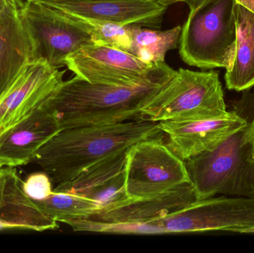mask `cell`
Listing matches in <instances>:
<instances>
[{"label": "cell", "mask_w": 254, "mask_h": 253, "mask_svg": "<svg viewBox=\"0 0 254 253\" xmlns=\"http://www.w3.org/2000/svg\"><path fill=\"white\" fill-rule=\"evenodd\" d=\"M176 70L165 61L143 81L129 86L63 81L46 99L61 129L142 120L140 111L171 80Z\"/></svg>", "instance_id": "6da1fadb"}, {"label": "cell", "mask_w": 254, "mask_h": 253, "mask_svg": "<svg viewBox=\"0 0 254 253\" xmlns=\"http://www.w3.org/2000/svg\"><path fill=\"white\" fill-rule=\"evenodd\" d=\"M160 138L165 135L158 123L143 120L61 129L40 149L33 162L57 186L138 141Z\"/></svg>", "instance_id": "7a4b0ae2"}, {"label": "cell", "mask_w": 254, "mask_h": 253, "mask_svg": "<svg viewBox=\"0 0 254 253\" xmlns=\"http://www.w3.org/2000/svg\"><path fill=\"white\" fill-rule=\"evenodd\" d=\"M235 4V0H203L190 9L179 41L185 63L201 69L230 66L237 42Z\"/></svg>", "instance_id": "3957f363"}, {"label": "cell", "mask_w": 254, "mask_h": 253, "mask_svg": "<svg viewBox=\"0 0 254 253\" xmlns=\"http://www.w3.org/2000/svg\"><path fill=\"white\" fill-rule=\"evenodd\" d=\"M228 112L217 71L183 68L140 111L143 120L154 123L218 118Z\"/></svg>", "instance_id": "277c9868"}, {"label": "cell", "mask_w": 254, "mask_h": 253, "mask_svg": "<svg viewBox=\"0 0 254 253\" xmlns=\"http://www.w3.org/2000/svg\"><path fill=\"white\" fill-rule=\"evenodd\" d=\"M246 128L212 151L185 160L196 200L216 194L254 197V150L245 143Z\"/></svg>", "instance_id": "5b68a950"}, {"label": "cell", "mask_w": 254, "mask_h": 253, "mask_svg": "<svg viewBox=\"0 0 254 253\" xmlns=\"http://www.w3.org/2000/svg\"><path fill=\"white\" fill-rule=\"evenodd\" d=\"M164 139L143 140L127 150L125 189L130 199L154 197L190 182L185 160Z\"/></svg>", "instance_id": "8992f818"}, {"label": "cell", "mask_w": 254, "mask_h": 253, "mask_svg": "<svg viewBox=\"0 0 254 253\" xmlns=\"http://www.w3.org/2000/svg\"><path fill=\"white\" fill-rule=\"evenodd\" d=\"M161 234L226 231L245 234L254 227V197L209 198L149 221Z\"/></svg>", "instance_id": "52a82bcc"}, {"label": "cell", "mask_w": 254, "mask_h": 253, "mask_svg": "<svg viewBox=\"0 0 254 253\" xmlns=\"http://www.w3.org/2000/svg\"><path fill=\"white\" fill-rule=\"evenodd\" d=\"M19 13L31 40L33 60L65 66L68 55L93 44L90 36L70 23L60 10L31 0H19Z\"/></svg>", "instance_id": "ba28073f"}, {"label": "cell", "mask_w": 254, "mask_h": 253, "mask_svg": "<svg viewBox=\"0 0 254 253\" xmlns=\"http://www.w3.org/2000/svg\"><path fill=\"white\" fill-rule=\"evenodd\" d=\"M158 63H146L128 52L95 43L80 48L65 59V66L83 80L122 86L143 81Z\"/></svg>", "instance_id": "9c48e42d"}, {"label": "cell", "mask_w": 254, "mask_h": 253, "mask_svg": "<svg viewBox=\"0 0 254 253\" xmlns=\"http://www.w3.org/2000/svg\"><path fill=\"white\" fill-rule=\"evenodd\" d=\"M46 61L28 64L0 98V136L37 109L64 81Z\"/></svg>", "instance_id": "30bf717a"}, {"label": "cell", "mask_w": 254, "mask_h": 253, "mask_svg": "<svg viewBox=\"0 0 254 253\" xmlns=\"http://www.w3.org/2000/svg\"><path fill=\"white\" fill-rule=\"evenodd\" d=\"M167 137V145L183 160L219 147L249 121L237 110L218 118L197 120H166L158 123Z\"/></svg>", "instance_id": "8fae6325"}, {"label": "cell", "mask_w": 254, "mask_h": 253, "mask_svg": "<svg viewBox=\"0 0 254 253\" xmlns=\"http://www.w3.org/2000/svg\"><path fill=\"white\" fill-rule=\"evenodd\" d=\"M46 101L0 136V167L31 163L40 149L61 130L56 113Z\"/></svg>", "instance_id": "7c38bea8"}, {"label": "cell", "mask_w": 254, "mask_h": 253, "mask_svg": "<svg viewBox=\"0 0 254 253\" xmlns=\"http://www.w3.org/2000/svg\"><path fill=\"white\" fill-rule=\"evenodd\" d=\"M127 152L107 157L54 189L91 199L108 209L129 200L125 189Z\"/></svg>", "instance_id": "4fadbf2b"}, {"label": "cell", "mask_w": 254, "mask_h": 253, "mask_svg": "<svg viewBox=\"0 0 254 253\" xmlns=\"http://www.w3.org/2000/svg\"><path fill=\"white\" fill-rule=\"evenodd\" d=\"M47 6L91 19L149 28L161 27L167 10L152 0H83Z\"/></svg>", "instance_id": "5bb4252c"}, {"label": "cell", "mask_w": 254, "mask_h": 253, "mask_svg": "<svg viewBox=\"0 0 254 253\" xmlns=\"http://www.w3.org/2000/svg\"><path fill=\"white\" fill-rule=\"evenodd\" d=\"M196 201L190 182L146 199H129L85 218L107 224H141L163 218Z\"/></svg>", "instance_id": "9a60e30c"}, {"label": "cell", "mask_w": 254, "mask_h": 253, "mask_svg": "<svg viewBox=\"0 0 254 253\" xmlns=\"http://www.w3.org/2000/svg\"><path fill=\"white\" fill-rule=\"evenodd\" d=\"M14 167L0 169V230L25 229L43 232L59 228L52 219L30 199Z\"/></svg>", "instance_id": "2e32d148"}, {"label": "cell", "mask_w": 254, "mask_h": 253, "mask_svg": "<svg viewBox=\"0 0 254 253\" xmlns=\"http://www.w3.org/2000/svg\"><path fill=\"white\" fill-rule=\"evenodd\" d=\"M32 62V46L19 13V0H7L0 12V98Z\"/></svg>", "instance_id": "e0dca14e"}, {"label": "cell", "mask_w": 254, "mask_h": 253, "mask_svg": "<svg viewBox=\"0 0 254 253\" xmlns=\"http://www.w3.org/2000/svg\"><path fill=\"white\" fill-rule=\"evenodd\" d=\"M237 42L231 65L226 69L227 89L245 92L254 87V13L236 3Z\"/></svg>", "instance_id": "ac0fdd59"}, {"label": "cell", "mask_w": 254, "mask_h": 253, "mask_svg": "<svg viewBox=\"0 0 254 253\" xmlns=\"http://www.w3.org/2000/svg\"><path fill=\"white\" fill-rule=\"evenodd\" d=\"M131 47L128 53L143 62L155 64L165 61L166 55L179 46L182 26L158 31L139 25H129Z\"/></svg>", "instance_id": "d6986e66"}, {"label": "cell", "mask_w": 254, "mask_h": 253, "mask_svg": "<svg viewBox=\"0 0 254 253\" xmlns=\"http://www.w3.org/2000/svg\"><path fill=\"white\" fill-rule=\"evenodd\" d=\"M60 11L70 23L87 33L95 44L111 46L127 52L129 51L131 47L129 25L91 19L62 10Z\"/></svg>", "instance_id": "ffe728a7"}, {"label": "cell", "mask_w": 254, "mask_h": 253, "mask_svg": "<svg viewBox=\"0 0 254 253\" xmlns=\"http://www.w3.org/2000/svg\"><path fill=\"white\" fill-rule=\"evenodd\" d=\"M49 217L58 222L85 218L101 210V205L74 193L53 191L43 201H35Z\"/></svg>", "instance_id": "44dd1931"}, {"label": "cell", "mask_w": 254, "mask_h": 253, "mask_svg": "<svg viewBox=\"0 0 254 253\" xmlns=\"http://www.w3.org/2000/svg\"><path fill=\"white\" fill-rule=\"evenodd\" d=\"M25 194L34 201H43L53 193L52 181L46 172L31 174L22 182Z\"/></svg>", "instance_id": "7402d4cb"}, {"label": "cell", "mask_w": 254, "mask_h": 253, "mask_svg": "<svg viewBox=\"0 0 254 253\" xmlns=\"http://www.w3.org/2000/svg\"><path fill=\"white\" fill-rule=\"evenodd\" d=\"M152 1H156V2L167 7L172 4H176V3L184 2L186 3L189 6L190 9H192L201 4L203 0H152Z\"/></svg>", "instance_id": "603a6c76"}, {"label": "cell", "mask_w": 254, "mask_h": 253, "mask_svg": "<svg viewBox=\"0 0 254 253\" xmlns=\"http://www.w3.org/2000/svg\"><path fill=\"white\" fill-rule=\"evenodd\" d=\"M244 141L246 144H252L254 154V116L252 120L249 122V124H248L247 128H246Z\"/></svg>", "instance_id": "cb8c5ba5"}, {"label": "cell", "mask_w": 254, "mask_h": 253, "mask_svg": "<svg viewBox=\"0 0 254 253\" xmlns=\"http://www.w3.org/2000/svg\"><path fill=\"white\" fill-rule=\"evenodd\" d=\"M235 2L254 13V0H235Z\"/></svg>", "instance_id": "d4e9b609"}, {"label": "cell", "mask_w": 254, "mask_h": 253, "mask_svg": "<svg viewBox=\"0 0 254 253\" xmlns=\"http://www.w3.org/2000/svg\"><path fill=\"white\" fill-rule=\"evenodd\" d=\"M37 1L46 5H52V4H60V3L67 2V1H83V0H31Z\"/></svg>", "instance_id": "484cf974"}, {"label": "cell", "mask_w": 254, "mask_h": 253, "mask_svg": "<svg viewBox=\"0 0 254 253\" xmlns=\"http://www.w3.org/2000/svg\"><path fill=\"white\" fill-rule=\"evenodd\" d=\"M6 1H7V0H0V12L5 5Z\"/></svg>", "instance_id": "4316f807"}, {"label": "cell", "mask_w": 254, "mask_h": 253, "mask_svg": "<svg viewBox=\"0 0 254 253\" xmlns=\"http://www.w3.org/2000/svg\"><path fill=\"white\" fill-rule=\"evenodd\" d=\"M245 234H254V228L249 229V230H246Z\"/></svg>", "instance_id": "83f0119b"}, {"label": "cell", "mask_w": 254, "mask_h": 253, "mask_svg": "<svg viewBox=\"0 0 254 253\" xmlns=\"http://www.w3.org/2000/svg\"><path fill=\"white\" fill-rule=\"evenodd\" d=\"M253 159H254V154H253Z\"/></svg>", "instance_id": "f1b7e54d"}, {"label": "cell", "mask_w": 254, "mask_h": 253, "mask_svg": "<svg viewBox=\"0 0 254 253\" xmlns=\"http://www.w3.org/2000/svg\"><path fill=\"white\" fill-rule=\"evenodd\" d=\"M0 169H1V167H0Z\"/></svg>", "instance_id": "f546056e"}]
</instances>
